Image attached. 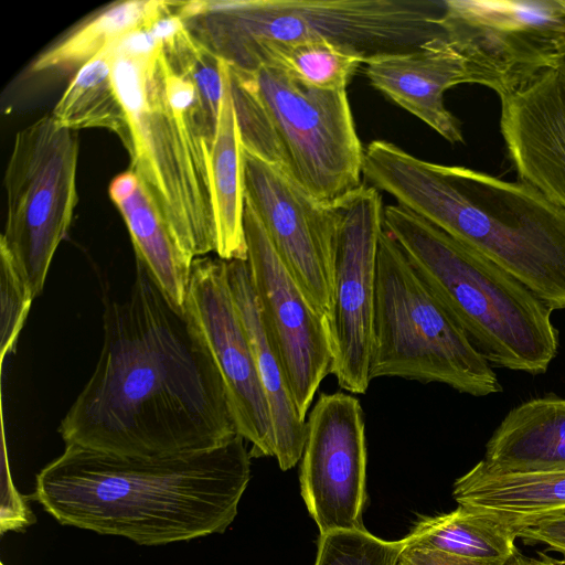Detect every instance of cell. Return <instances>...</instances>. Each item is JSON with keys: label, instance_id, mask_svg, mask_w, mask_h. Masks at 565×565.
<instances>
[{"label": "cell", "instance_id": "cell-29", "mask_svg": "<svg viewBox=\"0 0 565 565\" xmlns=\"http://www.w3.org/2000/svg\"><path fill=\"white\" fill-rule=\"evenodd\" d=\"M34 299L9 253L0 247V352L1 362L14 351Z\"/></svg>", "mask_w": 565, "mask_h": 565}, {"label": "cell", "instance_id": "cell-35", "mask_svg": "<svg viewBox=\"0 0 565 565\" xmlns=\"http://www.w3.org/2000/svg\"><path fill=\"white\" fill-rule=\"evenodd\" d=\"M0 565H4L3 563H1Z\"/></svg>", "mask_w": 565, "mask_h": 565}, {"label": "cell", "instance_id": "cell-2", "mask_svg": "<svg viewBox=\"0 0 565 565\" xmlns=\"http://www.w3.org/2000/svg\"><path fill=\"white\" fill-rule=\"evenodd\" d=\"M237 435L216 448L129 457L74 445L40 470L32 498L58 523L157 546L218 534L250 479Z\"/></svg>", "mask_w": 565, "mask_h": 565}, {"label": "cell", "instance_id": "cell-14", "mask_svg": "<svg viewBox=\"0 0 565 565\" xmlns=\"http://www.w3.org/2000/svg\"><path fill=\"white\" fill-rule=\"evenodd\" d=\"M365 419L348 393H321L306 418L300 488L320 534L362 529L366 501Z\"/></svg>", "mask_w": 565, "mask_h": 565}, {"label": "cell", "instance_id": "cell-15", "mask_svg": "<svg viewBox=\"0 0 565 565\" xmlns=\"http://www.w3.org/2000/svg\"><path fill=\"white\" fill-rule=\"evenodd\" d=\"M226 260L193 259L184 311L203 334L224 381L237 434L252 458L274 457L268 402L228 285Z\"/></svg>", "mask_w": 565, "mask_h": 565}, {"label": "cell", "instance_id": "cell-34", "mask_svg": "<svg viewBox=\"0 0 565 565\" xmlns=\"http://www.w3.org/2000/svg\"><path fill=\"white\" fill-rule=\"evenodd\" d=\"M565 73V57L558 63V65L555 67Z\"/></svg>", "mask_w": 565, "mask_h": 565}, {"label": "cell", "instance_id": "cell-21", "mask_svg": "<svg viewBox=\"0 0 565 565\" xmlns=\"http://www.w3.org/2000/svg\"><path fill=\"white\" fill-rule=\"evenodd\" d=\"M109 196L120 212L136 258L180 312H184L193 259L174 239L167 222L139 178L127 170L109 184Z\"/></svg>", "mask_w": 565, "mask_h": 565}, {"label": "cell", "instance_id": "cell-24", "mask_svg": "<svg viewBox=\"0 0 565 565\" xmlns=\"http://www.w3.org/2000/svg\"><path fill=\"white\" fill-rule=\"evenodd\" d=\"M518 533L487 512L459 505L416 523L405 545L438 550L494 565H507L518 553Z\"/></svg>", "mask_w": 565, "mask_h": 565}, {"label": "cell", "instance_id": "cell-33", "mask_svg": "<svg viewBox=\"0 0 565 565\" xmlns=\"http://www.w3.org/2000/svg\"><path fill=\"white\" fill-rule=\"evenodd\" d=\"M507 565H535L533 557H526L520 552Z\"/></svg>", "mask_w": 565, "mask_h": 565}, {"label": "cell", "instance_id": "cell-22", "mask_svg": "<svg viewBox=\"0 0 565 565\" xmlns=\"http://www.w3.org/2000/svg\"><path fill=\"white\" fill-rule=\"evenodd\" d=\"M223 96L214 141L209 156V178L216 226V254L226 262L247 260L244 230V147L233 105L228 65L223 61Z\"/></svg>", "mask_w": 565, "mask_h": 565}, {"label": "cell", "instance_id": "cell-28", "mask_svg": "<svg viewBox=\"0 0 565 565\" xmlns=\"http://www.w3.org/2000/svg\"><path fill=\"white\" fill-rule=\"evenodd\" d=\"M405 540L385 541L364 527L321 533L313 565H396Z\"/></svg>", "mask_w": 565, "mask_h": 565}, {"label": "cell", "instance_id": "cell-4", "mask_svg": "<svg viewBox=\"0 0 565 565\" xmlns=\"http://www.w3.org/2000/svg\"><path fill=\"white\" fill-rule=\"evenodd\" d=\"M111 74L125 108V146L134 172L192 259L216 253L209 178L216 124L190 75L166 55L148 26L109 45Z\"/></svg>", "mask_w": 565, "mask_h": 565}, {"label": "cell", "instance_id": "cell-10", "mask_svg": "<svg viewBox=\"0 0 565 565\" xmlns=\"http://www.w3.org/2000/svg\"><path fill=\"white\" fill-rule=\"evenodd\" d=\"M445 39L499 97L565 57V0H444Z\"/></svg>", "mask_w": 565, "mask_h": 565}, {"label": "cell", "instance_id": "cell-13", "mask_svg": "<svg viewBox=\"0 0 565 565\" xmlns=\"http://www.w3.org/2000/svg\"><path fill=\"white\" fill-rule=\"evenodd\" d=\"M341 209L334 264L331 374L342 390L364 394L371 382L377 250L384 205L377 189L363 185Z\"/></svg>", "mask_w": 565, "mask_h": 565}, {"label": "cell", "instance_id": "cell-11", "mask_svg": "<svg viewBox=\"0 0 565 565\" xmlns=\"http://www.w3.org/2000/svg\"><path fill=\"white\" fill-rule=\"evenodd\" d=\"M245 200L309 303L332 329L342 209L315 199L287 170L244 150Z\"/></svg>", "mask_w": 565, "mask_h": 565}, {"label": "cell", "instance_id": "cell-16", "mask_svg": "<svg viewBox=\"0 0 565 565\" xmlns=\"http://www.w3.org/2000/svg\"><path fill=\"white\" fill-rule=\"evenodd\" d=\"M500 99V129L519 180L565 211V73L547 70Z\"/></svg>", "mask_w": 565, "mask_h": 565}, {"label": "cell", "instance_id": "cell-5", "mask_svg": "<svg viewBox=\"0 0 565 565\" xmlns=\"http://www.w3.org/2000/svg\"><path fill=\"white\" fill-rule=\"evenodd\" d=\"M383 227L491 364L544 374L558 352L553 310L525 285L406 207L384 206Z\"/></svg>", "mask_w": 565, "mask_h": 565}, {"label": "cell", "instance_id": "cell-17", "mask_svg": "<svg viewBox=\"0 0 565 565\" xmlns=\"http://www.w3.org/2000/svg\"><path fill=\"white\" fill-rule=\"evenodd\" d=\"M365 64V75L374 88L447 141L463 142L461 124L447 109L444 94L472 79L465 57L445 36L411 51L372 58Z\"/></svg>", "mask_w": 565, "mask_h": 565}, {"label": "cell", "instance_id": "cell-18", "mask_svg": "<svg viewBox=\"0 0 565 565\" xmlns=\"http://www.w3.org/2000/svg\"><path fill=\"white\" fill-rule=\"evenodd\" d=\"M226 263L232 297L246 330L269 406L274 457L281 470H289L301 459L306 420L297 409L281 361L266 332L247 260L234 259Z\"/></svg>", "mask_w": 565, "mask_h": 565}, {"label": "cell", "instance_id": "cell-32", "mask_svg": "<svg viewBox=\"0 0 565 565\" xmlns=\"http://www.w3.org/2000/svg\"><path fill=\"white\" fill-rule=\"evenodd\" d=\"M533 561L535 565H565V559L553 557L543 551L537 552V557H533Z\"/></svg>", "mask_w": 565, "mask_h": 565}, {"label": "cell", "instance_id": "cell-25", "mask_svg": "<svg viewBox=\"0 0 565 565\" xmlns=\"http://www.w3.org/2000/svg\"><path fill=\"white\" fill-rule=\"evenodd\" d=\"M51 115L61 127L108 129L127 145L128 122L113 79L109 45L75 72Z\"/></svg>", "mask_w": 565, "mask_h": 565}, {"label": "cell", "instance_id": "cell-12", "mask_svg": "<svg viewBox=\"0 0 565 565\" xmlns=\"http://www.w3.org/2000/svg\"><path fill=\"white\" fill-rule=\"evenodd\" d=\"M244 230L250 280L264 326L281 361L297 409L306 420L321 382L331 374L332 329L292 279L246 200Z\"/></svg>", "mask_w": 565, "mask_h": 565}, {"label": "cell", "instance_id": "cell-26", "mask_svg": "<svg viewBox=\"0 0 565 565\" xmlns=\"http://www.w3.org/2000/svg\"><path fill=\"white\" fill-rule=\"evenodd\" d=\"M362 63L358 54L327 41L265 42L252 52L242 72L266 65L310 88L345 90Z\"/></svg>", "mask_w": 565, "mask_h": 565}, {"label": "cell", "instance_id": "cell-19", "mask_svg": "<svg viewBox=\"0 0 565 565\" xmlns=\"http://www.w3.org/2000/svg\"><path fill=\"white\" fill-rule=\"evenodd\" d=\"M459 505L497 516L519 533L565 515V470L492 472L476 463L452 489Z\"/></svg>", "mask_w": 565, "mask_h": 565}, {"label": "cell", "instance_id": "cell-30", "mask_svg": "<svg viewBox=\"0 0 565 565\" xmlns=\"http://www.w3.org/2000/svg\"><path fill=\"white\" fill-rule=\"evenodd\" d=\"M525 544H543L565 559V515L543 520L519 533Z\"/></svg>", "mask_w": 565, "mask_h": 565}, {"label": "cell", "instance_id": "cell-31", "mask_svg": "<svg viewBox=\"0 0 565 565\" xmlns=\"http://www.w3.org/2000/svg\"><path fill=\"white\" fill-rule=\"evenodd\" d=\"M396 565H494L491 563L467 558L447 552L406 546L402 551Z\"/></svg>", "mask_w": 565, "mask_h": 565}, {"label": "cell", "instance_id": "cell-1", "mask_svg": "<svg viewBox=\"0 0 565 565\" xmlns=\"http://www.w3.org/2000/svg\"><path fill=\"white\" fill-rule=\"evenodd\" d=\"M58 433L65 446L129 457L207 450L238 435L202 332L137 258L127 297L104 302L98 361Z\"/></svg>", "mask_w": 565, "mask_h": 565}, {"label": "cell", "instance_id": "cell-7", "mask_svg": "<svg viewBox=\"0 0 565 565\" xmlns=\"http://www.w3.org/2000/svg\"><path fill=\"white\" fill-rule=\"evenodd\" d=\"M440 383L476 397L502 392L492 365L384 227L379 242L370 379Z\"/></svg>", "mask_w": 565, "mask_h": 565}, {"label": "cell", "instance_id": "cell-20", "mask_svg": "<svg viewBox=\"0 0 565 565\" xmlns=\"http://www.w3.org/2000/svg\"><path fill=\"white\" fill-rule=\"evenodd\" d=\"M479 462L492 472L565 470V398L536 397L513 407Z\"/></svg>", "mask_w": 565, "mask_h": 565}, {"label": "cell", "instance_id": "cell-9", "mask_svg": "<svg viewBox=\"0 0 565 565\" xmlns=\"http://www.w3.org/2000/svg\"><path fill=\"white\" fill-rule=\"evenodd\" d=\"M249 74L287 171L321 203L343 206L364 185V150L347 90L310 88L266 65Z\"/></svg>", "mask_w": 565, "mask_h": 565}, {"label": "cell", "instance_id": "cell-23", "mask_svg": "<svg viewBox=\"0 0 565 565\" xmlns=\"http://www.w3.org/2000/svg\"><path fill=\"white\" fill-rule=\"evenodd\" d=\"M169 1L126 0L114 2L83 20L43 51L31 64L33 73L78 71L125 35L150 26Z\"/></svg>", "mask_w": 565, "mask_h": 565}, {"label": "cell", "instance_id": "cell-3", "mask_svg": "<svg viewBox=\"0 0 565 565\" xmlns=\"http://www.w3.org/2000/svg\"><path fill=\"white\" fill-rule=\"evenodd\" d=\"M363 175L514 276L553 311L565 309V211L533 186L429 162L385 140L364 150Z\"/></svg>", "mask_w": 565, "mask_h": 565}, {"label": "cell", "instance_id": "cell-27", "mask_svg": "<svg viewBox=\"0 0 565 565\" xmlns=\"http://www.w3.org/2000/svg\"><path fill=\"white\" fill-rule=\"evenodd\" d=\"M228 75L233 105L244 150L266 162L287 170L286 159L275 128L255 90L250 74L228 65Z\"/></svg>", "mask_w": 565, "mask_h": 565}, {"label": "cell", "instance_id": "cell-8", "mask_svg": "<svg viewBox=\"0 0 565 565\" xmlns=\"http://www.w3.org/2000/svg\"><path fill=\"white\" fill-rule=\"evenodd\" d=\"M78 135L44 115L17 132L4 173L7 220L0 237L34 298L78 201Z\"/></svg>", "mask_w": 565, "mask_h": 565}, {"label": "cell", "instance_id": "cell-6", "mask_svg": "<svg viewBox=\"0 0 565 565\" xmlns=\"http://www.w3.org/2000/svg\"><path fill=\"white\" fill-rule=\"evenodd\" d=\"M192 36L242 71L265 42L327 41L372 58L444 36V0L175 1Z\"/></svg>", "mask_w": 565, "mask_h": 565}]
</instances>
